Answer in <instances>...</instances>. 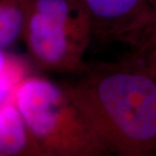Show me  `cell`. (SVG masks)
<instances>
[{"label": "cell", "mask_w": 156, "mask_h": 156, "mask_svg": "<svg viewBox=\"0 0 156 156\" xmlns=\"http://www.w3.org/2000/svg\"><path fill=\"white\" fill-rule=\"evenodd\" d=\"M77 76L62 84L111 155H156L155 74L132 56Z\"/></svg>", "instance_id": "obj_1"}, {"label": "cell", "mask_w": 156, "mask_h": 156, "mask_svg": "<svg viewBox=\"0 0 156 156\" xmlns=\"http://www.w3.org/2000/svg\"><path fill=\"white\" fill-rule=\"evenodd\" d=\"M12 101L44 156H110L62 83L32 73Z\"/></svg>", "instance_id": "obj_2"}, {"label": "cell", "mask_w": 156, "mask_h": 156, "mask_svg": "<svg viewBox=\"0 0 156 156\" xmlns=\"http://www.w3.org/2000/svg\"><path fill=\"white\" fill-rule=\"evenodd\" d=\"M92 38L89 15L78 0H32L21 39L37 69L83 73Z\"/></svg>", "instance_id": "obj_3"}, {"label": "cell", "mask_w": 156, "mask_h": 156, "mask_svg": "<svg viewBox=\"0 0 156 156\" xmlns=\"http://www.w3.org/2000/svg\"><path fill=\"white\" fill-rule=\"evenodd\" d=\"M89 15L93 38L136 48L156 20L148 0H78Z\"/></svg>", "instance_id": "obj_4"}, {"label": "cell", "mask_w": 156, "mask_h": 156, "mask_svg": "<svg viewBox=\"0 0 156 156\" xmlns=\"http://www.w3.org/2000/svg\"><path fill=\"white\" fill-rule=\"evenodd\" d=\"M0 156H44L13 101L0 107Z\"/></svg>", "instance_id": "obj_5"}, {"label": "cell", "mask_w": 156, "mask_h": 156, "mask_svg": "<svg viewBox=\"0 0 156 156\" xmlns=\"http://www.w3.org/2000/svg\"><path fill=\"white\" fill-rule=\"evenodd\" d=\"M33 66L30 58L0 49V107L10 102L18 84L30 74L35 73Z\"/></svg>", "instance_id": "obj_6"}, {"label": "cell", "mask_w": 156, "mask_h": 156, "mask_svg": "<svg viewBox=\"0 0 156 156\" xmlns=\"http://www.w3.org/2000/svg\"><path fill=\"white\" fill-rule=\"evenodd\" d=\"M32 0H0V49L14 45L23 38Z\"/></svg>", "instance_id": "obj_7"}, {"label": "cell", "mask_w": 156, "mask_h": 156, "mask_svg": "<svg viewBox=\"0 0 156 156\" xmlns=\"http://www.w3.org/2000/svg\"><path fill=\"white\" fill-rule=\"evenodd\" d=\"M134 49L133 57L141 61L156 75V20L142 42Z\"/></svg>", "instance_id": "obj_8"}, {"label": "cell", "mask_w": 156, "mask_h": 156, "mask_svg": "<svg viewBox=\"0 0 156 156\" xmlns=\"http://www.w3.org/2000/svg\"><path fill=\"white\" fill-rule=\"evenodd\" d=\"M148 1H149V3H150L151 7L153 8L154 12L156 13V0H148Z\"/></svg>", "instance_id": "obj_9"}]
</instances>
